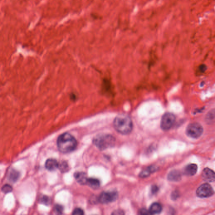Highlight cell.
Listing matches in <instances>:
<instances>
[{
  "label": "cell",
  "instance_id": "1",
  "mask_svg": "<svg viewBox=\"0 0 215 215\" xmlns=\"http://www.w3.org/2000/svg\"><path fill=\"white\" fill-rule=\"evenodd\" d=\"M57 145L60 152L67 154L75 150L77 147V141L71 134L64 133L58 138Z\"/></svg>",
  "mask_w": 215,
  "mask_h": 215
},
{
  "label": "cell",
  "instance_id": "2",
  "mask_svg": "<svg viewBox=\"0 0 215 215\" xmlns=\"http://www.w3.org/2000/svg\"><path fill=\"white\" fill-rule=\"evenodd\" d=\"M113 126L117 132L123 134H129L133 128L131 118L125 114L117 116L113 121Z\"/></svg>",
  "mask_w": 215,
  "mask_h": 215
},
{
  "label": "cell",
  "instance_id": "3",
  "mask_svg": "<svg viewBox=\"0 0 215 215\" xmlns=\"http://www.w3.org/2000/svg\"><path fill=\"white\" fill-rule=\"evenodd\" d=\"M115 142L114 137L109 134H99L93 140V144L101 150L112 148L115 145Z\"/></svg>",
  "mask_w": 215,
  "mask_h": 215
},
{
  "label": "cell",
  "instance_id": "4",
  "mask_svg": "<svg viewBox=\"0 0 215 215\" xmlns=\"http://www.w3.org/2000/svg\"><path fill=\"white\" fill-rule=\"evenodd\" d=\"M202 132L203 128L202 126L197 123H190L186 128V134L189 137L192 138H198L202 134Z\"/></svg>",
  "mask_w": 215,
  "mask_h": 215
},
{
  "label": "cell",
  "instance_id": "5",
  "mask_svg": "<svg viewBox=\"0 0 215 215\" xmlns=\"http://www.w3.org/2000/svg\"><path fill=\"white\" fill-rule=\"evenodd\" d=\"M175 116L171 113H165L162 117L160 122V127L163 130H168L172 127L175 123Z\"/></svg>",
  "mask_w": 215,
  "mask_h": 215
},
{
  "label": "cell",
  "instance_id": "6",
  "mask_svg": "<svg viewBox=\"0 0 215 215\" xmlns=\"http://www.w3.org/2000/svg\"><path fill=\"white\" fill-rule=\"evenodd\" d=\"M118 197V194L117 191H103L100 195L98 201L101 203L107 204L115 201Z\"/></svg>",
  "mask_w": 215,
  "mask_h": 215
},
{
  "label": "cell",
  "instance_id": "7",
  "mask_svg": "<svg viewBox=\"0 0 215 215\" xmlns=\"http://www.w3.org/2000/svg\"><path fill=\"white\" fill-rule=\"evenodd\" d=\"M197 196L202 198L211 197L214 193L213 189L208 184H204L198 188L196 191Z\"/></svg>",
  "mask_w": 215,
  "mask_h": 215
},
{
  "label": "cell",
  "instance_id": "8",
  "mask_svg": "<svg viewBox=\"0 0 215 215\" xmlns=\"http://www.w3.org/2000/svg\"><path fill=\"white\" fill-rule=\"evenodd\" d=\"M202 176L203 180L207 182L215 181V172L209 168H205L202 171Z\"/></svg>",
  "mask_w": 215,
  "mask_h": 215
},
{
  "label": "cell",
  "instance_id": "9",
  "mask_svg": "<svg viewBox=\"0 0 215 215\" xmlns=\"http://www.w3.org/2000/svg\"><path fill=\"white\" fill-rule=\"evenodd\" d=\"M59 163L55 159H50L46 160L45 167L49 171H54L58 169Z\"/></svg>",
  "mask_w": 215,
  "mask_h": 215
},
{
  "label": "cell",
  "instance_id": "10",
  "mask_svg": "<svg viewBox=\"0 0 215 215\" xmlns=\"http://www.w3.org/2000/svg\"><path fill=\"white\" fill-rule=\"evenodd\" d=\"M75 179L79 184L81 185H86L87 177L86 174L83 172H78L74 175Z\"/></svg>",
  "mask_w": 215,
  "mask_h": 215
},
{
  "label": "cell",
  "instance_id": "11",
  "mask_svg": "<svg viewBox=\"0 0 215 215\" xmlns=\"http://www.w3.org/2000/svg\"><path fill=\"white\" fill-rule=\"evenodd\" d=\"M158 169V168L155 165H151V166L148 167L141 172L139 176L141 178H143L148 177L150 175V174L156 171Z\"/></svg>",
  "mask_w": 215,
  "mask_h": 215
},
{
  "label": "cell",
  "instance_id": "12",
  "mask_svg": "<svg viewBox=\"0 0 215 215\" xmlns=\"http://www.w3.org/2000/svg\"><path fill=\"white\" fill-rule=\"evenodd\" d=\"M197 166L196 164H191L187 165L184 169V173L185 175L191 176L197 172Z\"/></svg>",
  "mask_w": 215,
  "mask_h": 215
},
{
  "label": "cell",
  "instance_id": "13",
  "mask_svg": "<svg viewBox=\"0 0 215 215\" xmlns=\"http://www.w3.org/2000/svg\"><path fill=\"white\" fill-rule=\"evenodd\" d=\"M168 179L170 181H178L181 179V174L177 170H172L168 175Z\"/></svg>",
  "mask_w": 215,
  "mask_h": 215
},
{
  "label": "cell",
  "instance_id": "14",
  "mask_svg": "<svg viewBox=\"0 0 215 215\" xmlns=\"http://www.w3.org/2000/svg\"><path fill=\"white\" fill-rule=\"evenodd\" d=\"M162 210V207L160 203L154 202L150 206L149 208V212L150 214L160 213Z\"/></svg>",
  "mask_w": 215,
  "mask_h": 215
},
{
  "label": "cell",
  "instance_id": "15",
  "mask_svg": "<svg viewBox=\"0 0 215 215\" xmlns=\"http://www.w3.org/2000/svg\"><path fill=\"white\" fill-rule=\"evenodd\" d=\"M20 176V174L18 171L15 169H11L8 175V179L11 182L14 183L18 180Z\"/></svg>",
  "mask_w": 215,
  "mask_h": 215
},
{
  "label": "cell",
  "instance_id": "16",
  "mask_svg": "<svg viewBox=\"0 0 215 215\" xmlns=\"http://www.w3.org/2000/svg\"><path fill=\"white\" fill-rule=\"evenodd\" d=\"M86 185L92 189H96L99 187L100 183V181L97 179L91 178L87 179Z\"/></svg>",
  "mask_w": 215,
  "mask_h": 215
},
{
  "label": "cell",
  "instance_id": "17",
  "mask_svg": "<svg viewBox=\"0 0 215 215\" xmlns=\"http://www.w3.org/2000/svg\"><path fill=\"white\" fill-rule=\"evenodd\" d=\"M206 121L208 124L215 122V109L211 110L208 112L206 117Z\"/></svg>",
  "mask_w": 215,
  "mask_h": 215
},
{
  "label": "cell",
  "instance_id": "18",
  "mask_svg": "<svg viewBox=\"0 0 215 215\" xmlns=\"http://www.w3.org/2000/svg\"><path fill=\"white\" fill-rule=\"evenodd\" d=\"M58 169L61 172L65 173L69 171L70 168L68 163L66 161H64L59 163Z\"/></svg>",
  "mask_w": 215,
  "mask_h": 215
},
{
  "label": "cell",
  "instance_id": "19",
  "mask_svg": "<svg viewBox=\"0 0 215 215\" xmlns=\"http://www.w3.org/2000/svg\"><path fill=\"white\" fill-rule=\"evenodd\" d=\"M39 202L40 203L49 206L51 203V199L50 197L46 196H41L39 198Z\"/></svg>",
  "mask_w": 215,
  "mask_h": 215
},
{
  "label": "cell",
  "instance_id": "20",
  "mask_svg": "<svg viewBox=\"0 0 215 215\" xmlns=\"http://www.w3.org/2000/svg\"><path fill=\"white\" fill-rule=\"evenodd\" d=\"M2 191L5 194L8 193L12 192L13 189L12 186L9 185H3L2 189Z\"/></svg>",
  "mask_w": 215,
  "mask_h": 215
},
{
  "label": "cell",
  "instance_id": "21",
  "mask_svg": "<svg viewBox=\"0 0 215 215\" xmlns=\"http://www.w3.org/2000/svg\"><path fill=\"white\" fill-rule=\"evenodd\" d=\"M54 211L58 214H61L62 213L64 208L62 206L60 205L57 204L54 207Z\"/></svg>",
  "mask_w": 215,
  "mask_h": 215
},
{
  "label": "cell",
  "instance_id": "22",
  "mask_svg": "<svg viewBox=\"0 0 215 215\" xmlns=\"http://www.w3.org/2000/svg\"><path fill=\"white\" fill-rule=\"evenodd\" d=\"M84 214V211L81 208H75L74 211H73V215H82Z\"/></svg>",
  "mask_w": 215,
  "mask_h": 215
},
{
  "label": "cell",
  "instance_id": "23",
  "mask_svg": "<svg viewBox=\"0 0 215 215\" xmlns=\"http://www.w3.org/2000/svg\"><path fill=\"white\" fill-rule=\"evenodd\" d=\"M180 194L178 191H175L172 192L171 194V198L173 200H176L179 197Z\"/></svg>",
  "mask_w": 215,
  "mask_h": 215
},
{
  "label": "cell",
  "instance_id": "24",
  "mask_svg": "<svg viewBox=\"0 0 215 215\" xmlns=\"http://www.w3.org/2000/svg\"><path fill=\"white\" fill-rule=\"evenodd\" d=\"M139 214L141 215H149L150 214L149 211L144 208H142L139 210Z\"/></svg>",
  "mask_w": 215,
  "mask_h": 215
},
{
  "label": "cell",
  "instance_id": "25",
  "mask_svg": "<svg viewBox=\"0 0 215 215\" xmlns=\"http://www.w3.org/2000/svg\"><path fill=\"white\" fill-rule=\"evenodd\" d=\"M158 190H159V188L157 186H155V185H154V186H153L152 187L151 191L153 194L156 193L158 191Z\"/></svg>",
  "mask_w": 215,
  "mask_h": 215
},
{
  "label": "cell",
  "instance_id": "26",
  "mask_svg": "<svg viewBox=\"0 0 215 215\" xmlns=\"http://www.w3.org/2000/svg\"><path fill=\"white\" fill-rule=\"evenodd\" d=\"M112 214L114 215H122L123 214V211H121V210H118L114 211Z\"/></svg>",
  "mask_w": 215,
  "mask_h": 215
},
{
  "label": "cell",
  "instance_id": "27",
  "mask_svg": "<svg viewBox=\"0 0 215 215\" xmlns=\"http://www.w3.org/2000/svg\"><path fill=\"white\" fill-rule=\"evenodd\" d=\"M206 65H201V66H200V70H201V72H204V71H206Z\"/></svg>",
  "mask_w": 215,
  "mask_h": 215
}]
</instances>
